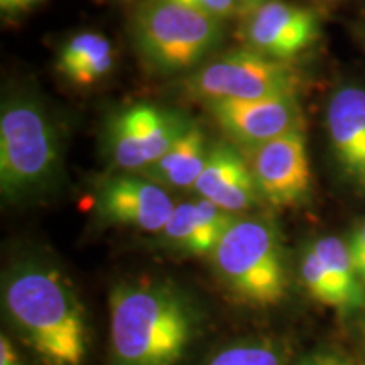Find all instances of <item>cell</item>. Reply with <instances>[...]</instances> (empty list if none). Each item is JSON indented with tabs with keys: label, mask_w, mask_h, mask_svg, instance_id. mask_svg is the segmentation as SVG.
<instances>
[{
	"label": "cell",
	"mask_w": 365,
	"mask_h": 365,
	"mask_svg": "<svg viewBox=\"0 0 365 365\" xmlns=\"http://www.w3.org/2000/svg\"><path fill=\"white\" fill-rule=\"evenodd\" d=\"M2 304L11 327L44 365L85 364V307L58 267L39 257L16 261L4 276Z\"/></svg>",
	"instance_id": "1"
},
{
	"label": "cell",
	"mask_w": 365,
	"mask_h": 365,
	"mask_svg": "<svg viewBox=\"0 0 365 365\" xmlns=\"http://www.w3.org/2000/svg\"><path fill=\"white\" fill-rule=\"evenodd\" d=\"M112 365H176L200 327L198 309L168 281H124L108 296Z\"/></svg>",
	"instance_id": "2"
},
{
	"label": "cell",
	"mask_w": 365,
	"mask_h": 365,
	"mask_svg": "<svg viewBox=\"0 0 365 365\" xmlns=\"http://www.w3.org/2000/svg\"><path fill=\"white\" fill-rule=\"evenodd\" d=\"M61 171V139L44 105L26 93L0 113V191L7 202L34 198Z\"/></svg>",
	"instance_id": "3"
},
{
	"label": "cell",
	"mask_w": 365,
	"mask_h": 365,
	"mask_svg": "<svg viewBox=\"0 0 365 365\" xmlns=\"http://www.w3.org/2000/svg\"><path fill=\"white\" fill-rule=\"evenodd\" d=\"M210 257L218 279L242 303L267 308L284 299V254L266 218H237Z\"/></svg>",
	"instance_id": "4"
},
{
	"label": "cell",
	"mask_w": 365,
	"mask_h": 365,
	"mask_svg": "<svg viewBox=\"0 0 365 365\" xmlns=\"http://www.w3.org/2000/svg\"><path fill=\"white\" fill-rule=\"evenodd\" d=\"M132 36L137 51L154 71L196 68L220 44L222 21L175 0H149L135 14Z\"/></svg>",
	"instance_id": "5"
},
{
	"label": "cell",
	"mask_w": 365,
	"mask_h": 365,
	"mask_svg": "<svg viewBox=\"0 0 365 365\" xmlns=\"http://www.w3.org/2000/svg\"><path fill=\"white\" fill-rule=\"evenodd\" d=\"M299 76L287 61L244 48L222 54L190 75L185 91L202 102L257 100L296 93Z\"/></svg>",
	"instance_id": "6"
},
{
	"label": "cell",
	"mask_w": 365,
	"mask_h": 365,
	"mask_svg": "<svg viewBox=\"0 0 365 365\" xmlns=\"http://www.w3.org/2000/svg\"><path fill=\"white\" fill-rule=\"evenodd\" d=\"M191 124L180 110L156 103H134L108 122L105 149L117 170L139 175L158 163Z\"/></svg>",
	"instance_id": "7"
},
{
	"label": "cell",
	"mask_w": 365,
	"mask_h": 365,
	"mask_svg": "<svg viewBox=\"0 0 365 365\" xmlns=\"http://www.w3.org/2000/svg\"><path fill=\"white\" fill-rule=\"evenodd\" d=\"M259 196L274 207H296L312 193V168L303 129L252 149L249 159Z\"/></svg>",
	"instance_id": "8"
},
{
	"label": "cell",
	"mask_w": 365,
	"mask_h": 365,
	"mask_svg": "<svg viewBox=\"0 0 365 365\" xmlns=\"http://www.w3.org/2000/svg\"><path fill=\"white\" fill-rule=\"evenodd\" d=\"M205 107L228 139L250 150L303 129L296 93L257 100H213L205 102Z\"/></svg>",
	"instance_id": "9"
},
{
	"label": "cell",
	"mask_w": 365,
	"mask_h": 365,
	"mask_svg": "<svg viewBox=\"0 0 365 365\" xmlns=\"http://www.w3.org/2000/svg\"><path fill=\"white\" fill-rule=\"evenodd\" d=\"M175 207L168 190L143 175L120 173L98 185L97 215L108 225L161 234Z\"/></svg>",
	"instance_id": "10"
},
{
	"label": "cell",
	"mask_w": 365,
	"mask_h": 365,
	"mask_svg": "<svg viewBox=\"0 0 365 365\" xmlns=\"http://www.w3.org/2000/svg\"><path fill=\"white\" fill-rule=\"evenodd\" d=\"M240 34L252 51L289 61L318 39L319 21L309 9L271 0L247 12Z\"/></svg>",
	"instance_id": "11"
},
{
	"label": "cell",
	"mask_w": 365,
	"mask_h": 365,
	"mask_svg": "<svg viewBox=\"0 0 365 365\" xmlns=\"http://www.w3.org/2000/svg\"><path fill=\"white\" fill-rule=\"evenodd\" d=\"M327 132L340 171L365 190V88L344 86L327 108Z\"/></svg>",
	"instance_id": "12"
},
{
	"label": "cell",
	"mask_w": 365,
	"mask_h": 365,
	"mask_svg": "<svg viewBox=\"0 0 365 365\" xmlns=\"http://www.w3.org/2000/svg\"><path fill=\"white\" fill-rule=\"evenodd\" d=\"M193 190L200 198L208 200L234 215L254 207L261 198L249 163L235 148L223 143L210 148L205 170Z\"/></svg>",
	"instance_id": "13"
},
{
	"label": "cell",
	"mask_w": 365,
	"mask_h": 365,
	"mask_svg": "<svg viewBox=\"0 0 365 365\" xmlns=\"http://www.w3.org/2000/svg\"><path fill=\"white\" fill-rule=\"evenodd\" d=\"M210 148L202 127L191 120L175 145L148 170L139 173L163 188H195L207 164Z\"/></svg>",
	"instance_id": "14"
},
{
	"label": "cell",
	"mask_w": 365,
	"mask_h": 365,
	"mask_svg": "<svg viewBox=\"0 0 365 365\" xmlns=\"http://www.w3.org/2000/svg\"><path fill=\"white\" fill-rule=\"evenodd\" d=\"M113 48L103 34L78 33L59 48L56 70L63 78L76 86L97 83L112 70Z\"/></svg>",
	"instance_id": "15"
},
{
	"label": "cell",
	"mask_w": 365,
	"mask_h": 365,
	"mask_svg": "<svg viewBox=\"0 0 365 365\" xmlns=\"http://www.w3.org/2000/svg\"><path fill=\"white\" fill-rule=\"evenodd\" d=\"M322 261L328 272L336 294L340 298L341 312H352L364 304L365 291L357 271H355L352 254L349 245L339 237H322L309 245Z\"/></svg>",
	"instance_id": "16"
},
{
	"label": "cell",
	"mask_w": 365,
	"mask_h": 365,
	"mask_svg": "<svg viewBox=\"0 0 365 365\" xmlns=\"http://www.w3.org/2000/svg\"><path fill=\"white\" fill-rule=\"evenodd\" d=\"M161 239L171 249L185 254L212 255L213 252V247L200 225L195 202L176 203L175 212L163 228Z\"/></svg>",
	"instance_id": "17"
},
{
	"label": "cell",
	"mask_w": 365,
	"mask_h": 365,
	"mask_svg": "<svg viewBox=\"0 0 365 365\" xmlns=\"http://www.w3.org/2000/svg\"><path fill=\"white\" fill-rule=\"evenodd\" d=\"M207 365H286V349L272 340L240 341L223 349Z\"/></svg>",
	"instance_id": "18"
},
{
	"label": "cell",
	"mask_w": 365,
	"mask_h": 365,
	"mask_svg": "<svg viewBox=\"0 0 365 365\" xmlns=\"http://www.w3.org/2000/svg\"><path fill=\"white\" fill-rule=\"evenodd\" d=\"M299 274L301 279H303V284L307 286L308 293L312 294L318 303L327 304V307L331 308H341L335 286H333L331 279L328 277V272L325 271L322 261H319L318 255L314 254V250L312 247H308L303 252V255H301Z\"/></svg>",
	"instance_id": "19"
},
{
	"label": "cell",
	"mask_w": 365,
	"mask_h": 365,
	"mask_svg": "<svg viewBox=\"0 0 365 365\" xmlns=\"http://www.w3.org/2000/svg\"><path fill=\"white\" fill-rule=\"evenodd\" d=\"M175 2L207 14V16L218 21L235 16L242 9L239 0H175Z\"/></svg>",
	"instance_id": "20"
},
{
	"label": "cell",
	"mask_w": 365,
	"mask_h": 365,
	"mask_svg": "<svg viewBox=\"0 0 365 365\" xmlns=\"http://www.w3.org/2000/svg\"><path fill=\"white\" fill-rule=\"evenodd\" d=\"M296 365H355L344 355L335 352H317L299 360Z\"/></svg>",
	"instance_id": "21"
},
{
	"label": "cell",
	"mask_w": 365,
	"mask_h": 365,
	"mask_svg": "<svg viewBox=\"0 0 365 365\" xmlns=\"http://www.w3.org/2000/svg\"><path fill=\"white\" fill-rule=\"evenodd\" d=\"M0 365H26L19 352H17L16 345L4 333L2 339H0Z\"/></svg>",
	"instance_id": "22"
},
{
	"label": "cell",
	"mask_w": 365,
	"mask_h": 365,
	"mask_svg": "<svg viewBox=\"0 0 365 365\" xmlns=\"http://www.w3.org/2000/svg\"><path fill=\"white\" fill-rule=\"evenodd\" d=\"M346 245H349L352 257L365 255V222L360 223V225L352 232V235H350Z\"/></svg>",
	"instance_id": "23"
},
{
	"label": "cell",
	"mask_w": 365,
	"mask_h": 365,
	"mask_svg": "<svg viewBox=\"0 0 365 365\" xmlns=\"http://www.w3.org/2000/svg\"><path fill=\"white\" fill-rule=\"evenodd\" d=\"M43 0H0V9H2L4 14H21L24 11H29L34 6H38Z\"/></svg>",
	"instance_id": "24"
},
{
	"label": "cell",
	"mask_w": 365,
	"mask_h": 365,
	"mask_svg": "<svg viewBox=\"0 0 365 365\" xmlns=\"http://www.w3.org/2000/svg\"><path fill=\"white\" fill-rule=\"evenodd\" d=\"M355 271H357L360 281L365 286V255H360V257H352Z\"/></svg>",
	"instance_id": "25"
},
{
	"label": "cell",
	"mask_w": 365,
	"mask_h": 365,
	"mask_svg": "<svg viewBox=\"0 0 365 365\" xmlns=\"http://www.w3.org/2000/svg\"><path fill=\"white\" fill-rule=\"evenodd\" d=\"M240 2V7L244 9V11H252V9L262 6V4L266 2H271V0H239Z\"/></svg>",
	"instance_id": "26"
},
{
	"label": "cell",
	"mask_w": 365,
	"mask_h": 365,
	"mask_svg": "<svg viewBox=\"0 0 365 365\" xmlns=\"http://www.w3.org/2000/svg\"><path fill=\"white\" fill-rule=\"evenodd\" d=\"M318 2H323V4H339V2H341V0H318Z\"/></svg>",
	"instance_id": "27"
}]
</instances>
